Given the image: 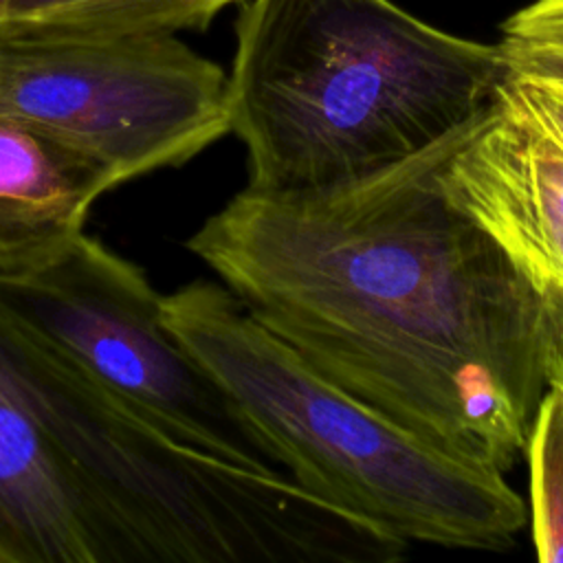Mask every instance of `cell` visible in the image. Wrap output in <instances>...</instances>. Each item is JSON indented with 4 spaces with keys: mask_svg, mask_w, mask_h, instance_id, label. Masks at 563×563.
I'll use <instances>...</instances> for the list:
<instances>
[{
    "mask_svg": "<svg viewBox=\"0 0 563 563\" xmlns=\"http://www.w3.org/2000/svg\"><path fill=\"white\" fill-rule=\"evenodd\" d=\"M473 119L361 178L242 187L185 246L330 383L506 471L548 389L545 297L440 187Z\"/></svg>",
    "mask_w": 563,
    "mask_h": 563,
    "instance_id": "6da1fadb",
    "label": "cell"
},
{
    "mask_svg": "<svg viewBox=\"0 0 563 563\" xmlns=\"http://www.w3.org/2000/svg\"><path fill=\"white\" fill-rule=\"evenodd\" d=\"M143 268L81 233L48 264L0 275V312L64 352L172 440L249 471H282L169 330Z\"/></svg>",
    "mask_w": 563,
    "mask_h": 563,
    "instance_id": "5b68a950",
    "label": "cell"
},
{
    "mask_svg": "<svg viewBox=\"0 0 563 563\" xmlns=\"http://www.w3.org/2000/svg\"><path fill=\"white\" fill-rule=\"evenodd\" d=\"M169 330L205 365L279 468L378 539L504 550L526 504L504 471L460 457L367 407L264 328L220 279L163 297Z\"/></svg>",
    "mask_w": 563,
    "mask_h": 563,
    "instance_id": "3957f363",
    "label": "cell"
},
{
    "mask_svg": "<svg viewBox=\"0 0 563 563\" xmlns=\"http://www.w3.org/2000/svg\"><path fill=\"white\" fill-rule=\"evenodd\" d=\"M440 187L541 292L563 297V145L501 81L444 161Z\"/></svg>",
    "mask_w": 563,
    "mask_h": 563,
    "instance_id": "52a82bcc",
    "label": "cell"
},
{
    "mask_svg": "<svg viewBox=\"0 0 563 563\" xmlns=\"http://www.w3.org/2000/svg\"><path fill=\"white\" fill-rule=\"evenodd\" d=\"M0 345L95 515L110 563H356L400 548L301 490L180 444L0 312Z\"/></svg>",
    "mask_w": 563,
    "mask_h": 563,
    "instance_id": "277c9868",
    "label": "cell"
},
{
    "mask_svg": "<svg viewBox=\"0 0 563 563\" xmlns=\"http://www.w3.org/2000/svg\"><path fill=\"white\" fill-rule=\"evenodd\" d=\"M508 77L563 95V0H534L501 24L497 42Z\"/></svg>",
    "mask_w": 563,
    "mask_h": 563,
    "instance_id": "7c38bea8",
    "label": "cell"
},
{
    "mask_svg": "<svg viewBox=\"0 0 563 563\" xmlns=\"http://www.w3.org/2000/svg\"><path fill=\"white\" fill-rule=\"evenodd\" d=\"M0 563H110L106 537L0 345Z\"/></svg>",
    "mask_w": 563,
    "mask_h": 563,
    "instance_id": "ba28073f",
    "label": "cell"
},
{
    "mask_svg": "<svg viewBox=\"0 0 563 563\" xmlns=\"http://www.w3.org/2000/svg\"><path fill=\"white\" fill-rule=\"evenodd\" d=\"M117 187L99 161L0 103V275L57 257Z\"/></svg>",
    "mask_w": 563,
    "mask_h": 563,
    "instance_id": "9c48e42d",
    "label": "cell"
},
{
    "mask_svg": "<svg viewBox=\"0 0 563 563\" xmlns=\"http://www.w3.org/2000/svg\"><path fill=\"white\" fill-rule=\"evenodd\" d=\"M0 103L119 185L183 167L231 134L229 70L176 35L0 46Z\"/></svg>",
    "mask_w": 563,
    "mask_h": 563,
    "instance_id": "8992f818",
    "label": "cell"
},
{
    "mask_svg": "<svg viewBox=\"0 0 563 563\" xmlns=\"http://www.w3.org/2000/svg\"><path fill=\"white\" fill-rule=\"evenodd\" d=\"M501 84L515 101L563 145V95L548 86L508 75H504Z\"/></svg>",
    "mask_w": 563,
    "mask_h": 563,
    "instance_id": "4fadbf2b",
    "label": "cell"
},
{
    "mask_svg": "<svg viewBox=\"0 0 563 563\" xmlns=\"http://www.w3.org/2000/svg\"><path fill=\"white\" fill-rule=\"evenodd\" d=\"M504 75L497 44L391 0H242L229 108L244 187L303 191L398 163L479 114Z\"/></svg>",
    "mask_w": 563,
    "mask_h": 563,
    "instance_id": "7a4b0ae2",
    "label": "cell"
},
{
    "mask_svg": "<svg viewBox=\"0 0 563 563\" xmlns=\"http://www.w3.org/2000/svg\"><path fill=\"white\" fill-rule=\"evenodd\" d=\"M545 297V374L548 385L563 389V297L543 292Z\"/></svg>",
    "mask_w": 563,
    "mask_h": 563,
    "instance_id": "5bb4252c",
    "label": "cell"
},
{
    "mask_svg": "<svg viewBox=\"0 0 563 563\" xmlns=\"http://www.w3.org/2000/svg\"><path fill=\"white\" fill-rule=\"evenodd\" d=\"M242 0H11L0 46L205 31Z\"/></svg>",
    "mask_w": 563,
    "mask_h": 563,
    "instance_id": "30bf717a",
    "label": "cell"
},
{
    "mask_svg": "<svg viewBox=\"0 0 563 563\" xmlns=\"http://www.w3.org/2000/svg\"><path fill=\"white\" fill-rule=\"evenodd\" d=\"M532 539L543 563H563V389L548 385L528 435Z\"/></svg>",
    "mask_w": 563,
    "mask_h": 563,
    "instance_id": "8fae6325",
    "label": "cell"
},
{
    "mask_svg": "<svg viewBox=\"0 0 563 563\" xmlns=\"http://www.w3.org/2000/svg\"><path fill=\"white\" fill-rule=\"evenodd\" d=\"M9 2H11V0H0V22H2V15H4V11H7Z\"/></svg>",
    "mask_w": 563,
    "mask_h": 563,
    "instance_id": "9a60e30c",
    "label": "cell"
}]
</instances>
